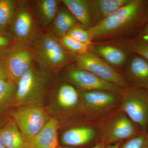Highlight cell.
<instances>
[{"mask_svg": "<svg viewBox=\"0 0 148 148\" xmlns=\"http://www.w3.org/2000/svg\"><path fill=\"white\" fill-rule=\"evenodd\" d=\"M145 7V1L130 0L88 30L92 41L117 36L129 32L143 18Z\"/></svg>", "mask_w": 148, "mask_h": 148, "instance_id": "6da1fadb", "label": "cell"}, {"mask_svg": "<svg viewBox=\"0 0 148 148\" xmlns=\"http://www.w3.org/2000/svg\"><path fill=\"white\" fill-rule=\"evenodd\" d=\"M46 82L45 74L33 64L17 83L16 108L29 106L42 107Z\"/></svg>", "mask_w": 148, "mask_h": 148, "instance_id": "7a4b0ae2", "label": "cell"}, {"mask_svg": "<svg viewBox=\"0 0 148 148\" xmlns=\"http://www.w3.org/2000/svg\"><path fill=\"white\" fill-rule=\"evenodd\" d=\"M0 55L3 59L9 78L16 84L29 71L35 58L34 47L23 41L15 42Z\"/></svg>", "mask_w": 148, "mask_h": 148, "instance_id": "3957f363", "label": "cell"}, {"mask_svg": "<svg viewBox=\"0 0 148 148\" xmlns=\"http://www.w3.org/2000/svg\"><path fill=\"white\" fill-rule=\"evenodd\" d=\"M34 48L35 58L42 68L56 70L69 62L68 54L59 40L52 34H45L38 37Z\"/></svg>", "mask_w": 148, "mask_h": 148, "instance_id": "277c9868", "label": "cell"}, {"mask_svg": "<svg viewBox=\"0 0 148 148\" xmlns=\"http://www.w3.org/2000/svg\"><path fill=\"white\" fill-rule=\"evenodd\" d=\"M14 120L28 143L40 131L50 119L42 107L23 106L10 112Z\"/></svg>", "mask_w": 148, "mask_h": 148, "instance_id": "5b68a950", "label": "cell"}, {"mask_svg": "<svg viewBox=\"0 0 148 148\" xmlns=\"http://www.w3.org/2000/svg\"><path fill=\"white\" fill-rule=\"evenodd\" d=\"M77 69L90 72L106 82L123 89L127 82L110 65L90 51L81 54L71 53Z\"/></svg>", "mask_w": 148, "mask_h": 148, "instance_id": "8992f818", "label": "cell"}, {"mask_svg": "<svg viewBox=\"0 0 148 148\" xmlns=\"http://www.w3.org/2000/svg\"><path fill=\"white\" fill-rule=\"evenodd\" d=\"M123 110L143 131L148 127V91L138 87L127 89L122 98Z\"/></svg>", "mask_w": 148, "mask_h": 148, "instance_id": "52a82bcc", "label": "cell"}, {"mask_svg": "<svg viewBox=\"0 0 148 148\" xmlns=\"http://www.w3.org/2000/svg\"><path fill=\"white\" fill-rule=\"evenodd\" d=\"M35 22L31 10L26 5H17L9 27V35L16 41H28L35 33Z\"/></svg>", "mask_w": 148, "mask_h": 148, "instance_id": "ba28073f", "label": "cell"}, {"mask_svg": "<svg viewBox=\"0 0 148 148\" xmlns=\"http://www.w3.org/2000/svg\"><path fill=\"white\" fill-rule=\"evenodd\" d=\"M66 75L69 80L82 91L105 90L119 93L123 89L106 82L90 72L77 68L69 69Z\"/></svg>", "mask_w": 148, "mask_h": 148, "instance_id": "9c48e42d", "label": "cell"}, {"mask_svg": "<svg viewBox=\"0 0 148 148\" xmlns=\"http://www.w3.org/2000/svg\"><path fill=\"white\" fill-rule=\"evenodd\" d=\"M136 132L134 123L127 116L121 114L114 117L107 125L103 142L107 145L121 143L137 135Z\"/></svg>", "mask_w": 148, "mask_h": 148, "instance_id": "30bf717a", "label": "cell"}, {"mask_svg": "<svg viewBox=\"0 0 148 148\" xmlns=\"http://www.w3.org/2000/svg\"><path fill=\"white\" fill-rule=\"evenodd\" d=\"M118 92L105 90L82 91V101L89 110L98 112L114 106L117 101Z\"/></svg>", "mask_w": 148, "mask_h": 148, "instance_id": "8fae6325", "label": "cell"}, {"mask_svg": "<svg viewBox=\"0 0 148 148\" xmlns=\"http://www.w3.org/2000/svg\"><path fill=\"white\" fill-rule=\"evenodd\" d=\"M59 123L50 118L42 129L28 143L31 148H57Z\"/></svg>", "mask_w": 148, "mask_h": 148, "instance_id": "7c38bea8", "label": "cell"}, {"mask_svg": "<svg viewBox=\"0 0 148 148\" xmlns=\"http://www.w3.org/2000/svg\"><path fill=\"white\" fill-rule=\"evenodd\" d=\"M129 79L138 88L148 90V61L140 56L130 58L126 68Z\"/></svg>", "mask_w": 148, "mask_h": 148, "instance_id": "4fadbf2b", "label": "cell"}, {"mask_svg": "<svg viewBox=\"0 0 148 148\" xmlns=\"http://www.w3.org/2000/svg\"><path fill=\"white\" fill-rule=\"evenodd\" d=\"M130 0H89L87 1L94 26L101 22Z\"/></svg>", "mask_w": 148, "mask_h": 148, "instance_id": "5bb4252c", "label": "cell"}, {"mask_svg": "<svg viewBox=\"0 0 148 148\" xmlns=\"http://www.w3.org/2000/svg\"><path fill=\"white\" fill-rule=\"evenodd\" d=\"M89 51L100 57L111 66L120 67L127 61L125 51L119 47L109 45H91Z\"/></svg>", "mask_w": 148, "mask_h": 148, "instance_id": "9a60e30c", "label": "cell"}, {"mask_svg": "<svg viewBox=\"0 0 148 148\" xmlns=\"http://www.w3.org/2000/svg\"><path fill=\"white\" fill-rule=\"evenodd\" d=\"M0 142L7 148H24L28 143L11 118L0 128Z\"/></svg>", "mask_w": 148, "mask_h": 148, "instance_id": "2e32d148", "label": "cell"}, {"mask_svg": "<svg viewBox=\"0 0 148 148\" xmlns=\"http://www.w3.org/2000/svg\"><path fill=\"white\" fill-rule=\"evenodd\" d=\"M61 1L84 29L88 30L94 26L87 1L61 0Z\"/></svg>", "mask_w": 148, "mask_h": 148, "instance_id": "e0dca14e", "label": "cell"}, {"mask_svg": "<svg viewBox=\"0 0 148 148\" xmlns=\"http://www.w3.org/2000/svg\"><path fill=\"white\" fill-rule=\"evenodd\" d=\"M95 130L89 126H80L65 131L61 137V142L69 146L84 145L94 139Z\"/></svg>", "mask_w": 148, "mask_h": 148, "instance_id": "ac0fdd59", "label": "cell"}, {"mask_svg": "<svg viewBox=\"0 0 148 148\" xmlns=\"http://www.w3.org/2000/svg\"><path fill=\"white\" fill-rule=\"evenodd\" d=\"M17 84L9 78L0 80V117L16 107Z\"/></svg>", "mask_w": 148, "mask_h": 148, "instance_id": "d6986e66", "label": "cell"}, {"mask_svg": "<svg viewBox=\"0 0 148 148\" xmlns=\"http://www.w3.org/2000/svg\"><path fill=\"white\" fill-rule=\"evenodd\" d=\"M77 21L68 9L62 8L58 11L52 24L54 36L59 39L68 34L77 25Z\"/></svg>", "mask_w": 148, "mask_h": 148, "instance_id": "ffe728a7", "label": "cell"}, {"mask_svg": "<svg viewBox=\"0 0 148 148\" xmlns=\"http://www.w3.org/2000/svg\"><path fill=\"white\" fill-rule=\"evenodd\" d=\"M58 3L56 0H41L37 3V17L43 27H47L53 22L58 11Z\"/></svg>", "mask_w": 148, "mask_h": 148, "instance_id": "44dd1931", "label": "cell"}, {"mask_svg": "<svg viewBox=\"0 0 148 148\" xmlns=\"http://www.w3.org/2000/svg\"><path fill=\"white\" fill-rule=\"evenodd\" d=\"M78 92L73 86L64 84L59 88L57 95L58 106L64 110H70L75 108L79 102Z\"/></svg>", "mask_w": 148, "mask_h": 148, "instance_id": "7402d4cb", "label": "cell"}, {"mask_svg": "<svg viewBox=\"0 0 148 148\" xmlns=\"http://www.w3.org/2000/svg\"><path fill=\"white\" fill-rule=\"evenodd\" d=\"M17 5L16 1L0 0V33H8Z\"/></svg>", "mask_w": 148, "mask_h": 148, "instance_id": "603a6c76", "label": "cell"}, {"mask_svg": "<svg viewBox=\"0 0 148 148\" xmlns=\"http://www.w3.org/2000/svg\"><path fill=\"white\" fill-rule=\"evenodd\" d=\"M59 41L64 49L69 51L71 53L83 54L89 51L90 47L76 40L68 35L60 38Z\"/></svg>", "mask_w": 148, "mask_h": 148, "instance_id": "cb8c5ba5", "label": "cell"}, {"mask_svg": "<svg viewBox=\"0 0 148 148\" xmlns=\"http://www.w3.org/2000/svg\"><path fill=\"white\" fill-rule=\"evenodd\" d=\"M122 43L130 51L142 56L148 61V42L143 40H129L122 42Z\"/></svg>", "mask_w": 148, "mask_h": 148, "instance_id": "d4e9b609", "label": "cell"}, {"mask_svg": "<svg viewBox=\"0 0 148 148\" xmlns=\"http://www.w3.org/2000/svg\"><path fill=\"white\" fill-rule=\"evenodd\" d=\"M67 35L76 40L90 47L92 45V40L88 30H86L81 26L75 25Z\"/></svg>", "mask_w": 148, "mask_h": 148, "instance_id": "484cf974", "label": "cell"}, {"mask_svg": "<svg viewBox=\"0 0 148 148\" xmlns=\"http://www.w3.org/2000/svg\"><path fill=\"white\" fill-rule=\"evenodd\" d=\"M147 147L146 133L143 132L128 139L121 148H145Z\"/></svg>", "mask_w": 148, "mask_h": 148, "instance_id": "4316f807", "label": "cell"}, {"mask_svg": "<svg viewBox=\"0 0 148 148\" xmlns=\"http://www.w3.org/2000/svg\"><path fill=\"white\" fill-rule=\"evenodd\" d=\"M16 42L8 33H0V54Z\"/></svg>", "mask_w": 148, "mask_h": 148, "instance_id": "83f0119b", "label": "cell"}, {"mask_svg": "<svg viewBox=\"0 0 148 148\" xmlns=\"http://www.w3.org/2000/svg\"><path fill=\"white\" fill-rule=\"evenodd\" d=\"M9 78L2 56L0 55V80Z\"/></svg>", "mask_w": 148, "mask_h": 148, "instance_id": "f1b7e54d", "label": "cell"}, {"mask_svg": "<svg viewBox=\"0 0 148 148\" xmlns=\"http://www.w3.org/2000/svg\"><path fill=\"white\" fill-rule=\"evenodd\" d=\"M10 117H7L5 116H4L0 117V128H1L3 125H4L10 119Z\"/></svg>", "mask_w": 148, "mask_h": 148, "instance_id": "f546056e", "label": "cell"}, {"mask_svg": "<svg viewBox=\"0 0 148 148\" xmlns=\"http://www.w3.org/2000/svg\"><path fill=\"white\" fill-rule=\"evenodd\" d=\"M106 147L107 145L105 143L101 142L90 148H106Z\"/></svg>", "mask_w": 148, "mask_h": 148, "instance_id": "4dcf8cb0", "label": "cell"}, {"mask_svg": "<svg viewBox=\"0 0 148 148\" xmlns=\"http://www.w3.org/2000/svg\"><path fill=\"white\" fill-rule=\"evenodd\" d=\"M121 143H116L113 145H108L106 147V148H120Z\"/></svg>", "mask_w": 148, "mask_h": 148, "instance_id": "1f68e13d", "label": "cell"}, {"mask_svg": "<svg viewBox=\"0 0 148 148\" xmlns=\"http://www.w3.org/2000/svg\"><path fill=\"white\" fill-rule=\"evenodd\" d=\"M143 36H148V23L143 29L142 32Z\"/></svg>", "mask_w": 148, "mask_h": 148, "instance_id": "d6a6232c", "label": "cell"}, {"mask_svg": "<svg viewBox=\"0 0 148 148\" xmlns=\"http://www.w3.org/2000/svg\"><path fill=\"white\" fill-rule=\"evenodd\" d=\"M143 40L148 42V36H143Z\"/></svg>", "mask_w": 148, "mask_h": 148, "instance_id": "836d02e7", "label": "cell"}, {"mask_svg": "<svg viewBox=\"0 0 148 148\" xmlns=\"http://www.w3.org/2000/svg\"><path fill=\"white\" fill-rule=\"evenodd\" d=\"M146 143H147V146L148 147V131L147 133L146 134Z\"/></svg>", "mask_w": 148, "mask_h": 148, "instance_id": "e575fe53", "label": "cell"}, {"mask_svg": "<svg viewBox=\"0 0 148 148\" xmlns=\"http://www.w3.org/2000/svg\"><path fill=\"white\" fill-rule=\"evenodd\" d=\"M0 148H7L5 146L3 145L0 142Z\"/></svg>", "mask_w": 148, "mask_h": 148, "instance_id": "d590c367", "label": "cell"}, {"mask_svg": "<svg viewBox=\"0 0 148 148\" xmlns=\"http://www.w3.org/2000/svg\"><path fill=\"white\" fill-rule=\"evenodd\" d=\"M60 148H72L69 147H61Z\"/></svg>", "mask_w": 148, "mask_h": 148, "instance_id": "8d00e7d4", "label": "cell"}, {"mask_svg": "<svg viewBox=\"0 0 148 148\" xmlns=\"http://www.w3.org/2000/svg\"><path fill=\"white\" fill-rule=\"evenodd\" d=\"M31 148L29 147V146H28V147H25V148Z\"/></svg>", "mask_w": 148, "mask_h": 148, "instance_id": "74e56055", "label": "cell"}, {"mask_svg": "<svg viewBox=\"0 0 148 148\" xmlns=\"http://www.w3.org/2000/svg\"><path fill=\"white\" fill-rule=\"evenodd\" d=\"M145 148H148V147H146Z\"/></svg>", "mask_w": 148, "mask_h": 148, "instance_id": "f35d334b", "label": "cell"}]
</instances>
